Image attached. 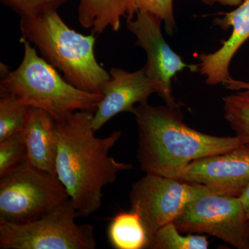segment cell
<instances>
[{"label": "cell", "mask_w": 249, "mask_h": 249, "mask_svg": "<svg viewBox=\"0 0 249 249\" xmlns=\"http://www.w3.org/2000/svg\"><path fill=\"white\" fill-rule=\"evenodd\" d=\"M93 117L91 111H76L55 121L58 136L56 175L79 217H88L98 211L104 187L115 182L121 172L133 168L109 155L121 139V131L103 138L96 137Z\"/></svg>", "instance_id": "6da1fadb"}, {"label": "cell", "mask_w": 249, "mask_h": 249, "mask_svg": "<svg viewBox=\"0 0 249 249\" xmlns=\"http://www.w3.org/2000/svg\"><path fill=\"white\" fill-rule=\"evenodd\" d=\"M131 114L138 127L137 160L146 174L178 178L194 160L245 144L236 135L217 137L188 127L180 105L153 106L146 101Z\"/></svg>", "instance_id": "7a4b0ae2"}, {"label": "cell", "mask_w": 249, "mask_h": 249, "mask_svg": "<svg viewBox=\"0 0 249 249\" xmlns=\"http://www.w3.org/2000/svg\"><path fill=\"white\" fill-rule=\"evenodd\" d=\"M19 29L22 37L70 84L86 92L103 94L110 74L95 57V36L83 35L69 27L58 11L20 18Z\"/></svg>", "instance_id": "3957f363"}, {"label": "cell", "mask_w": 249, "mask_h": 249, "mask_svg": "<svg viewBox=\"0 0 249 249\" xmlns=\"http://www.w3.org/2000/svg\"><path fill=\"white\" fill-rule=\"evenodd\" d=\"M20 65L14 71L1 63L0 93L11 95L30 107L40 108L58 121L76 111L96 112L103 94L82 91L62 78L24 37Z\"/></svg>", "instance_id": "277c9868"}, {"label": "cell", "mask_w": 249, "mask_h": 249, "mask_svg": "<svg viewBox=\"0 0 249 249\" xmlns=\"http://www.w3.org/2000/svg\"><path fill=\"white\" fill-rule=\"evenodd\" d=\"M71 199L43 217L24 224L0 219L1 249H95L94 228L78 224Z\"/></svg>", "instance_id": "5b68a950"}, {"label": "cell", "mask_w": 249, "mask_h": 249, "mask_svg": "<svg viewBox=\"0 0 249 249\" xmlns=\"http://www.w3.org/2000/svg\"><path fill=\"white\" fill-rule=\"evenodd\" d=\"M70 199L57 175L25 165L0 178V219L24 224L48 214Z\"/></svg>", "instance_id": "8992f818"}, {"label": "cell", "mask_w": 249, "mask_h": 249, "mask_svg": "<svg viewBox=\"0 0 249 249\" xmlns=\"http://www.w3.org/2000/svg\"><path fill=\"white\" fill-rule=\"evenodd\" d=\"M180 232L206 233L237 249H249V226L240 196L211 192L188 203L173 222Z\"/></svg>", "instance_id": "52a82bcc"}, {"label": "cell", "mask_w": 249, "mask_h": 249, "mask_svg": "<svg viewBox=\"0 0 249 249\" xmlns=\"http://www.w3.org/2000/svg\"><path fill=\"white\" fill-rule=\"evenodd\" d=\"M211 192L221 193L200 183L146 174L132 185L129 203L142 218L150 240L159 229L173 222L188 203Z\"/></svg>", "instance_id": "ba28073f"}, {"label": "cell", "mask_w": 249, "mask_h": 249, "mask_svg": "<svg viewBox=\"0 0 249 249\" xmlns=\"http://www.w3.org/2000/svg\"><path fill=\"white\" fill-rule=\"evenodd\" d=\"M135 16L134 19L127 20V27L137 38L136 45L143 49L146 53L147 61L143 67L145 74L161 87L160 96L165 105L178 106L180 104L175 102L172 93V80L185 69L198 71V65H187L170 48L162 34L160 18L144 11H138Z\"/></svg>", "instance_id": "9c48e42d"}, {"label": "cell", "mask_w": 249, "mask_h": 249, "mask_svg": "<svg viewBox=\"0 0 249 249\" xmlns=\"http://www.w3.org/2000/svg\"><path fill=\"white\" fill-rule=\"evenodd\" d=\"M178 178L240 196L249 184V145L194 160Z\"/></svg>", "instance_id": "30bf717a"}, {"label": "cell", "mask_w": 249, "mask_h": 249, "mask_svg": "<svg viewBox=\"0 0 249 249\" xmlns=\"http://www.w3.org/2000/svg\"><path fill=\"white\" fill-rule=\"evenodd\" d=\"M109 73L102 100L93 113L92 127L96 132L117 114L131 113L135 104L146 102L153 93H161L160 85L147 76L143 67L134 72L113 67Z\"/></svg>", "instance_id": "8fae6325"}, {"label": "cell", "mask_w": 249, "mask_h": 249, "mask_svg": "<svg viewBox=\"0 0 249 249\" xmlns=\"http://www.w3.org/2000/svg\"><path fill=\"white\" fill-rule=\"evenodd\" d=\"M224 17L214 19V25L223 30L232 27V33L222 46L214 53L198 56V71L206 78V84H222L231 78L229 66L239 49L249 39V0H243L233 11L224 14Z\"/></svg>", "instance_id": "7c38bea8"}, {"label": "cell", "mask_w": 249, "mask_h": 249, "mask_svg": "<svg viewBox=\"0 0 249 249\" xmlns=\"http://www.w3.org/2000/svg\"><path fill=\"white\" fill-rule=\"evenodd\" d=\"M22 132L27 145L28 164L56 175L58 136L53 118L43 109L30 107Z\"/></svg>", "instance_id": "4fadbf2b"}, {"label": "cell", "mask_w": 249, "mask_h": 249, "mask_svg": "<svg viewBox=\"0 0 249 249\" xmlns=\"http://www.w3.org/2000/svg\"><path fill=\"white\" fill-rule=\"evenodd\" d=\"M78 22L91 29L93 36L100 35L107 27L118 31L121 18L127 16L125 0H79Z\"/></svg>", "instance_id": "5bb4252c"}, {"label": "cell", "mask_w": 249, "mask_h": 249, "mask_svg": "<svg viewBox=\"0 0 249 249\" xmlns=\"http://www.w3.org/2000/svg\"><path fill=\"white\" fill-rule=\"evenodd\" d=\"M107 237L116 249H147L149 236L140 215L135 211L120 212L111 219Z\"/></svg>", "instance_id": "9a60e30c"}, {"label": "cell", "mask_w": 249, "mask_h": 249, "mask_svg": "<svg viewBox=\"0 0 249 249\" xmlns=\"http://www.w3.org/2000/svg\"><path fill=\"white\" fill-rule=\"evenodd\" d=\"M173 222L159 229L149 240L147 249H207V237L200 235L183 236Z\"/></svg>", "instance_id": "2e32d148"}, {"label": "cell", "mask_w": 249, "mask_h": 249, "mask_svg": "<svg viewBox=\"0 0 249 249\" xmlns=\"http://www.w3.org/2000/svg\"><path fill=\"white\" fill-rule=\"evenodd\" d=\"M225 120L245 144L249 145V92L237 91L223 98Z\"/></svg>", "instance_id": "e0dca14e"}, {"label": "cell", "mask_w": 249, "mask_h": 249, "mask_svg": "<svg viewBox=\"0 0 249 249\" xmlns=\"http://www.w3.org/2000/svg\"><path fill=\"white\" fill-rule=\"evenodd\" d=\"M30 106L6 93H0V142L21 132Z\"/></svg>", "instance_id": "ac0fdd59"}, {"label": "cell", "mask_w": 249, "mask_h": 249, "mask_svg": "<svg viewBox=\"0 0 249 249\" xmlns=\"http://www.w3.org/2000/svg\"><path fill=\"white\" fill-rule=\"evenodd\" d=\"M27 163V145L22 131L0 142V178Z\"/></svg>", "instance_id": "d6986e66"}, {"label": "cell", "mask_w": 249, "mask_h": 249, "mask_svg": "<svg viewBox=\"0 0 249 249\" xmlns=\"http://www.w3.org/2000/svg\"><path fill=\"white\" fill-rule=\"evenodd\" d=\"M127 20L134 19L139 11L155 15L164 22L165 30L172 35L176 29L173 11V0H125Z\"/></svg>", "instance_id": "ffe728a7"}, {"label": "cell", "mask_w": 249, "mask_h": 249, "mask_svg": "<svg viewBox=\"0 0 249 249\" xmlns=\"http://www.w3.org/2000/svg\"><path fill=\"white\" fill-rule=\"evenodd\" d=\"M20 18L35 17L58 11L68 0H0Z\"/></svg>", "instance_id": "44dd1931"}, {"label": "cell", "mask_w": 249, "mask_h": 249, "mask_svg": "<svg viewBox=\"0 0 249 249\" xmlns=\"http://www.w3.org/2000/svg\"><path fill=\"white\" fill-rule=\"evenodd\" d=\"M224 88L228 89L233 90V91H240V90H245L249 92V82L242 81V80H237L233 79L231 77L229 79L226 80L222 83Z\"/></svg>", "instance_id": "7402d4cb"}, {"label": "cell", "mask_w": 249, "mask_h": 249, "mask_svg": "<svg viewBox=\"0 0 249 249\" xmlns=\"http://www.w3.org/2000/svg\"><path fill=\"white\" fill-rule=\"evenodd\" d=\"M201 2L209 6L214 4H219L224 6H237L243 1V0H200Z\"/></svg>", "instance_id": "603a6c76"}, {"label": "cell", "mask_w": 249, "mask_h": 249, "mask_svg": "<svg viewBox=\"0 0 249 249\" xmlns=\"http://www.w3.org/2000/svg\"><path fill=\"white\" fill-rule=\"evenodd\" d=\"M240 198L245 209L249 226V184L245 188V191L242 192Z\"/></svg>", "instance_id": "cb8c5ba5"}]
</instances>
